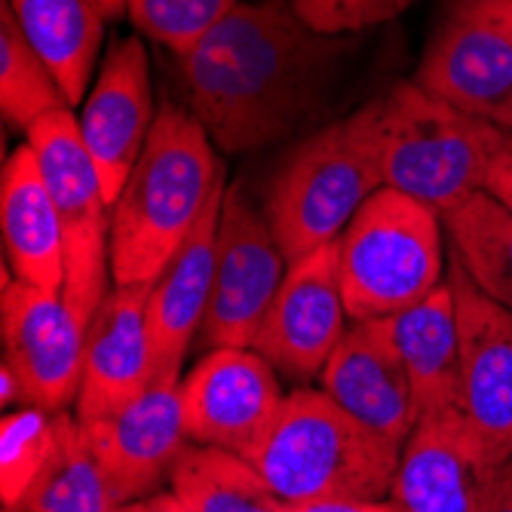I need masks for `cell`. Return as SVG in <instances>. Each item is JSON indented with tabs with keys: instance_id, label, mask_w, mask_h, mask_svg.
<instances>
[{
	"instance_id": "52a82bcc",
	"label": "cell",
	"mask_w": 512,
	"mask_h": 512,
	"mask_svg": "<svg viewBox=\"0 0 512 512\" xmlns=\"http://www.w3.org/2000/svg\"><path fill=\"white\" fill-rule=\"evenodd\" d=\"M25 142L31 145L46 191L62 221L65 240V292L62 298L86 319L96 316L111 292V200L102 172L92 160L74 108L37 120Z\"/></svg>"
},
{
	"instance_id": "9c48e42d",
	"label": "cell",
	"mask_w": 512,
	"mask_h": 512,
	"mask_svg": "<svg viewBox=\"0 0 512 512\" xmlns=\"http://www.w3.org/2000/svg\"><path fill=\"white\" fill-rule=\"evenodd\" d=\"M89 322L62 295L40 292L4 276V365L22 384L25 405L68 411L80 393Z\"/></svg>"
},
{
	"instance_id": "ffe728a7",
	"label": "cell",
	"mask_w": 512,
	"mask_h": 512,
	"mask_svg": "<svg viewBox=\"0 0 512 512\" xmlns=\"http://www.w3.org/2000/svg\"><path fill=\"white\" fill-rule=\"evenodd\" d=\"M0 227H4L7 267L19 283H28L50 295H62V221L28 142L7 157L4 175H0Z\"/></svg>"
},
{
	"instance_id": "277c9868",
	"label": "cell",
	"mask_w": 512,
	"mask_h": 512,
	"mask_svg": "<svg viewBox=\"0 0 512 512\" xmlns=\"http://www.w3.org/2000/svg\"><path fill=\"white\" fill-rule=\"evenodd\" d=\"M402 448L362 427L325 390L286 396L252 463L295 506L310 500H390Z\"/></svg>"
},
{
	"instance_id": "d4e9b609",
	"label": "cell",
	"mask_w": 512,
	"mask_h": 512,
	"mask_svg": "<svg viewBox=\"0 0 512 512\" xmlns=\"http://www.w3.org/2000/svg\"><path fill=\"white\" fill-rule=\"evenodd\" d=\"M451 255L473 283L512 310V209L479 191L442 215Z\"/></svg>"
},
{
	"instance_id": "9a60e30c",
	"label": "cell",
	"mask_w": 512,
	"mask_h": 512,
	"mask_svg": "<svg viewBox=\"0 0 512 512\" xmlns=\"http://www.w3.org/2000/svg\"><path fill=\"white\" fill-rule=\"evenodd\" d=\"M120 503L157 494L188 445L181 381H151L145 393L92 424H80Z\"/></svg>"
},
{
	"instance_id": "cb8c5ba5",
	"label": "cell",
	"mask_w": 512,
	"mask_h": 512,
	"mask_svg": "<svg viewBox=\"0 0 512 512\" xmlns=\"http://www.w3.org/2000/svg\"><path fill=\"white\" fill-rule=\"evenodd\" d=\"M59 445L13 512H114L120 506L77 414L59 411Z\"/></svg>"
},
{
	"instance_id": "484cf974",
	"label": "cell",
	"mask_w": 512,
	"mask_h": 512,
	"mask_svg": "<svg viewBox=\"0 0 512 512\" xmlns=\"http://www.w3.org/2000/svg\"><path fill=\"white\" fill-rule=\"evenodd\" d=\"M65 108H71L65 89L25 37L10 0H4L0 4V111H4V123L28 135L37 120Z\"/></svg>"
},
{
	"instance_id": "8fae6325",
	"label": "cell",
	"mask_w": 512,
	"mask_h": 512,
	"mask_svg": "<svg viewBox=\"0 0 512 512\" xmlns=\"http://www.w3.org/2000/svg\"><path fill=\"white\" fill-rule=\"evenodd\" d=\"M448 286L460 332L457 411L506 463L512 457V310L488 298L451 252Z\"/></svg>"
},
{
	"instance_id": "44dd1931",
	"label": "cell",
	"mask_w": 512,
	"mask_h": 512,
	"mask_svg": "<svg viewBox=\"0 0 512 512\" xmlns=\"http://www.w3.org/2000/svg\"><path fill=\"white\" fill-rule=\"evenodd\" d=\"M378 322L396 347L421 408H457L460 332L448 279L421 304Z\"/></svg>"
},
{
	"instance_id": "5bb4252c",
	"label": "cell",
	"mask_w": 512,
	"mask_h": 512,
	"mask_svg": "<svg viewBox=\"0 0 512 512\" xmlns=\"http://www.w3.org/2000/svg\"><path fill=\"white\" fill-rule=\"evenodd\" d=\"M77 120L114 206L157 120L151 59L142 34L114 40L108 46Z\"/></svg>"
},
{
	"instance_id": "7a4b0ae2",
	"label": "cell",
	"mask_w": 512,
	"mask_h": 512,
	"mask_svg": "<svg viewBox=\"0 0 512 512\" xmlns=\"http://www.w3.org/2000/svg\"><path fill=\"white\" fill-rule=\"evenodd\" d=\"M224 194V163L212 138L181 102L166 99L142 157L111 206L108 261L114 286L154 283Z\"/></svg>"
},
{
	"instance_id": "4316f807",
	"label": "cell",
	"mask_w": 512,
	"mask_h": 512,
	"mask_svg": "<svg viewBox=\"0 0 512 512\" xmlns=\"http://www.w3.org/2000/svg\"><path fill=\"white\" fill-rule=\"evenodd\" d=\"M56 414L37 405H19L7 411L4 424H0V497H4V509H16L37 476L46 470V463L53 460L59 445Z\"/></svg>"
},
{
	"instance_id": "ba28073f",
	"label": "cell",
	"mask_w": 512,
	"mask_h": 512,
	"mask_svg": "<svg viewBox=\"0 0 512 512\" xmlns=\"http://www.w3.org/2000/svg\"><path fill=\"white\" fill-rule=\"evenodd\" d=\"M286 270L289 261L264 209L252 203L240 184L227 188L200 347L206 353L218 347H255Z\"/></svg>"
},
{
	"instance_id": "e575fe53",
	"label": "cell",
	"mask_w": 512,
	"mask_h": 512,
	"mask_svg": "<svg viewBox=\"0 0 512 512\" xmlns=\"http://www.w3.org/2000/svg\"><path fill=\"white\" fill-rule=\"evenodd\" d=\"M102 4H105L108 19H120V16H126V0H102Z\"/></svg>"
},
{
	"instance_id": "7402d4cb",
	"label": "cell",
	"mask_w": 512,
	"mask_h": 512,
	"mask_svg": "<svg viewBox=\"0 0 512 512\" xmlns=\"http://www.w3.org/2000/svg\"><path fill=\"white\" fill-rule=\"evenodd\" d=\"M10 7L40 53L53 68L68 105H80L89 92L92 71L99 62L105 40V4L102 0H10Z\"/></svg>"
},
{
	"instance_id": "3957f363",
	"label": "cell",
	"mask_w": 512,
	"mask_h": 512,
	"mask_svg": "<svg viewBox=\"0 0 512 512\" xmlns=\"http://www.w3.org/2000/svg\"><path fill=\"white\" fill-rule=\"evenodd\" d=\"M378 117L381 105L371 99L304 135L273 169L261 209L289 264L338 243L356 212L384 188Z\"/></svg>"
},
{
	"instance_id": "5b68a950",
	"label": "cell",
	"mask_w": 512,
	"mask_h": 512,
	"mask_svg": "<svg viewBox=\"0 0 512 512\" xmlns=\"http://www.w3.org/2000/svg\"><path fill=\"white\" fill-rule=\"evenodd\" d=\"M445 221L402 191L381 188L335 243L350 322L387 319L421 304L448 279Z\"/></svg>"
},
{
	"instance_id": "30bf717a",
	"label": "cell",
	"mask_w": 512,
	"mask_h": 512,
	"mask_svg": "<svg viewBox=\"0 0 512 512\" xmlns=\"http://www.w3.org/2000/svg\"><path fill=\"white\" fill-rule=\"evenodd\" d=\"M283 402L276 368L252 347L209 350L181 378L188 442L240 457H252Z\"/></svg>"
},
{
	"instance_id": "4fadbf2b",
	"label": "cell",
	"mask_w": 512,
	"mask_h": 512,
	"mask_svg": "<svg viewBox=\"0 0 512 512\" xmlns=\"http://www.w3.org/2000/svg\"><path fill=\"white\" fill-rule=\"evenodd\" d=\"M347 319L332 243L289 264L252 350L276 368V375L310 381L322 375L350 329Z\"/></svg>"
},
{
	"instance_id": "6da1fadb",
	"label": "cell",
	"mask_w": 512,
	"mask_h": 512,
	"mask_svg": "<svg viewBox=\"0 0 512 512\" xmlns=\"http://www.w3.org/2000/svg\"><path fill=\"white\" fill-rule=\"evenodd\" d=\"M353 50L310 28L289 0H240L188 53L172 56L181 105L224 154H249L310 126Z\"/></svg>"
},
{
	"instance_id": "d590c367",
	"label": "cell",
	"mask_w": 512,
	"mask_h": 512,
	"mask_svg": "<svg viewBox=\"0 0 512 512\" xmlns=\"http://www.w3.org/2000/svg\"><path fill=\"white\" fill-rule=\"evenodd\" d=\"M4 512H13V509H4Z\"/></svg>"
},
{
	"instance_id": "7c38bea8",
	"label": "cell",
	"mask_w": 512,
	"mask_h": 512,
	"mask_svg": "<svg viewBox=\"0 0 512 512\" xmlns=\"http://www.w3.org/2000/svg\"><path fill=\"white\" fill-rule=\"evenodd\" d=\"M503 463L457 408L424 411L402 445L390 500L402 512H482Z\"/></svg>"
},
{
	"instance_id": "e0dca14e",
	"label": "cell",
	"mask_w": 512,
	"mask_h": 512,
	"mask_svg": "<svg viewBox=\"0 0 512 512\" xmlns=\"http://www.w3.org/2000/svg\"><path fill=\"white\" fill-rule=\"evenodd\" d=\"M414 83L451 108L512 132V40L451 16L433 28Z\"/></svg>"
},
{
	"instance_id": "1f68e13d",
	"label": "cell",
	"mask_w": 512,
	"mask_h": 512,
	"mask_svg": "<svg viewBox=\"0 0 512 512\" xmlns=\"http://www.w3.org/2000/svg\"><path fill=\"white\" fill-rule=\"evenodd\" d=\"M286 512H402L393 500H310Z\"/></svg>"
},
{
	"instance_id": "8992f818",
	"label": "cell",
	"mask_w": 512,
	"mask_h": 512,
	"mask_svg": "<svg viewBox=\"0 0 512 512\" xmlns=\"http://www.w3.org/2000/svg\"><path fill=\"white\" fill-rule=\"evenodd\" d=\"M384 188L445 215L485 191V175L506 132L451 108L414 80L378 96Z\"/></svg>"
},
{
	"instance_id": "836d02e7",
	"label": "cell",
	"mask_w": 512,
	"mask_h": 512,
	"mask_svg": "<svg viewBox=\"0 0 512 512\" xmlns=\"http://www.w3.org/2000/svg\"><path fill=\"white\" fill-rule=\"evenodd\" d=\"M482 512H512V457L503 463V470H500V479L485 503Z\"/></svg>"
},
{
	"instance_id": "ac0fdd59",
	"label": "cell",
	"mask_w": 512,
	"mask_h": 512,
	"mask_svg": "<svg viewBox=\"0 0 512 512\" xmlns=\"http://www.w3.org/2000/svg\"><path fill=\"white\" fill-rule=\"evenodd\" d=\"M148 286H111L89 322L74 414L80 424L114 414L154 381Z\"/></svg>"
},
{
	"instance_id": "d6986e66",
	"label": "cell",
	"mask_w": 512,
	"mask_h": 512,
	"mask_svg": "<svg viewBox=\"0 0 512 512\" xmlns=\"http://www.w3.org/2000/svg\"><path fill=\"white\" fill-rule=\"evenodd\" d=\"M224 197H218L197 221L194 234L184 240L166 270L151 283L148 295V332L154 381H181V362L194 338H200L215 273V243Z\"/></svg>"
},
{
	"instance_id": "2e32d148",
	"label": "cell",
	"mask_w": 512,
	"mask_h": 512,
	"mask_svg": "<svg viewBox=\"0 0 512 512\" xmlns=\"http://www.w3.org/2000/svg\"><path fill=\"white\" fill-rule=\"evenodd\" d=\"M319 384V390L329 393L362 427L396 448L408 442L424 414L405 365L378 319L350 322L325 362Z\"/></svg>"
},
{
	"instance_id": "f546056e",
	"label": "cell",
	"mask_w": 512,
	"mask_h": 512,
	"mask_svg": "<svg viewBox=\"0 0 512 512\" xmlns=\"http://www.w3.org/2000/svg\"><path fill=\"white\" fill-rule=\"evenodd\" d=\"M445 16L491 28L512 40V0H448Z\"/></svg>"
},
{
	"instance_id": "d6a6232c",
	"label": "cell",
	"mask_w": 512,
	"mask_h": 512,
	"mask_svg": "<svg viewBox=\"0 0 512 512\" xmlns=\"http://www.w3.org/2000/svg\"><path fill=\"white\" fill-rule=\"evenodd\" d=\"M114 512H191V509L184 506V503H181V497L169 488V491L148 494V497H142V500L120 503Z\"/></svg>"
},
{
	"instance_id": "4dcf8cb0",
	"label": "cell",
	"mask_w": 512,
	"mask_h": 512,
	"mask_svg": "<svg viewBox=\"0 0 512 512\" xmlns=\"http://www.w3.org/2000/svg\"><path fill=\"white\" fill-rule=\"evenodd\" d=\"M485 194L500 200L506 209H512V132H506L500 151L494 154L488 175H485Z\"/></svg>"
},
{
	"instance_id": "603a6c76",
	"label": "cell",
	"mask_w": 512,
	"mask_h": 512,
	"mask_svg": "<svg viewBox=\"0 0 512 512\" xmlns=\"http://www.w3.org/2000/svg\"><path fill=\"white\" fill-rule=\"evenodd\" d=\"M169 488L191 512H286L249 457L188 442L178 454Z\"/></svg>"
},
{
	"instance_id": "f1b7e54d",
	"label": "cell",
	"mask_w": 512,
	"mask_h": 512,
	"mask_svg": "<svg viewBox=\"0 0 512 512\" xmlns=\"http://www.w3.org/2000/svg\"><path fill=\"white\" fill-rule=\"evenodd\" d=\"M292 10L322 34H359L396 19L414 0H289Z\"/></svg>"
},
{
	"instance_id": "83f0119b",
	"label": "cell",
	"mask_w": 512,
	"mask_h": 512,
	"mask_svg": "<svg viewBox=\"0 0 512 512\" xmlns=\"http://www.w3.org/2000/svg\"><path fill=\"white\" fill-rule=\"evenodd\" d=\"M240 0H126V16L135 31L184 56L191 46L218 25Z\"/></svg>"
}]
</instances>
